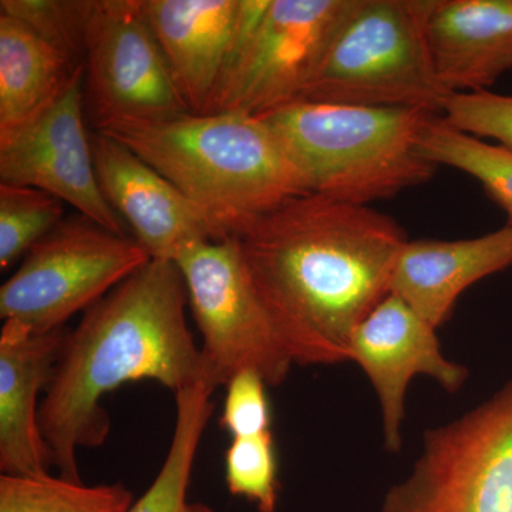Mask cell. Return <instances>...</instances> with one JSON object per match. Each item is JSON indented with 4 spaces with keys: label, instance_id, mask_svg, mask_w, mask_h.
<instances>
[{
    "label": "cell",
    "instance_id": "26",
    "mask_svg": "<svg viewBox=\"0 0 512 512\" xmlns=\"http://www.w3.org/2000/svg\"><path fill=\"white\" fill-rule=\"evenodd\" d=\"M220 424L232 439L271 431L272 412L265 380L255 372H242L227 384Z\"/></svg>",
    "mask_w": 512,
    "mask_h": 512
},
{
    "label": "cell",
    "instance_id": "18",
    "mask_svg": "<svg viewBox=\"0 0 512 512\" xmlns=\"http://www.w3.org/2000/svg\"><path fill=\"white\" fill-rule=\"evenodd\" d=\"M79 66L18 20L0 15V133L45 109Z\"/></svg>",
    "mask_w": 512,
    "mask_h": 512
},
{
    "label": "cell",
    "instance_id": "17",
    "mask_svg": "<svg viewBox=\"0 0 512 512\" xmlns=\"http://www.w3.org/2000/svg\"><path fill=\"white\" fill-rule=\"evenodd\" d=\"M427 42L444 89L488 90L512 69V0H436Z\"/></svg>",
    "mask_w": 512,
    "mask_h": 512
},
{
    "label": "cell",
    "instance_id": "1",
    "mask_svg": "<svg viewBox=\"0 0 512 512\" xmlns=\"http://www.w3.org/2000/svg\"><path fill=\"white\" fill-rule=\"evenodd\" d=\"M232 238L298 366L350 362L353 330L389 295L407 242L382 212L318 194L291 198Z\"/></svg>",
    "mask_w": 512,
    "mask_h": 512
},
{
    "label": "cell",
    "instance_id": "7",
    "mask_svg": "<svg viewBox=\"0 0 512 512\" xmlns=\"http://www.w3.org/2000/svg\"><path fill=\"white\" fill-rule=\"evenodd\" d=\"M380 512H512V382L424 431L412 471L387 491Z\"/></svg>",
    "mask_w": 512,
    "mask_h": 512
},
{
    "label": "cell",
    "instance_id": "14",
    "mask_svg": "<svg viewBox=\"0 0 512 512\" xmlns=\"http://www.w3.org/2000/svg\"><path fill=\"white\" fill-rule=\"evenodd\" d=\"M66 330L36 333L5 320L0 332V471L2 476H49L50 458L39 412Z\"/></svg>",
    "mask_w": 512,
    "mask_h": 512
},
{
    "label": "cell",
    "instance_id": "2",
    "mask_svg": "<svg viewBox=\"0 0 512 512\" xmlns=\"http://www.w3.org/2000/svg\"><path fill=\"white\" fill-rule=\"evenodd\" d=\"M187 308L177 264L151 259L67 332L39 412L57 476L80 483L77 451L109 439L107 394L141 380H153L174 394L205 382Z\"/></svg>",
    "mask_w": 512,
    "mask_h": 512
},
{
    "label": "cell",
    "instance_id": "6",
    "mask_svg": "<svg viewBox=\"0 0 512 512\" xmlns=\"http://www.w3.org/2000/svg\"><path fill=\"white\" fill-rule=\"evenodd\" d=\"M175 264L202 336L205 382L217 389L249 370L268 386H281L295 360L237 239L192 245L178 255Z\"/></svg>",
    "mask_w": 512,
    "mask_h": 512
},
{
    "label": "cell",
    "instance_id": "8",
    "mask_svg": "<svg viewBox=\"0 0 512 512\" xmlns=\"http://www.w3.org/2000/svg\"><path fill=\"white\" fill-rule=\"evenodd\" d=\"M150 261L136 239L80 214L64 218L0 288V318L36 333L62 329Z\"/></svg>",
    "mask_w": 512,
    "mask_h": 512
},
{
    "label": "cell",
    "instance_id": "13",
    "mask_svg": "<svg viewBox=\"0 0 512 512\" xmlns=\"http://www.w3.org/2000/svg\"><path fill=\"white\" fill-rule=\"evenodd\" d=\"M101 194L151 259L175 262L184 249L218 241L204 214L136 153L106 134H90Z\"/></svg>",
    "mask_w": 512,
    "mask_h": 512
},
{
    "label": "cell",
    "instance_id": "24",
    "mask_svg": "<svg viewBox=\"0 0 512 512\" xmlns=\"http://www.w3.org/2000/svg\"><path fill=\"white\" fill-rule=\"evenodd\" d=\"M278 470L272 431L232 439L225 453L229 493L245 498L258 512H275L278 508Z\"/></svg>",
    "mask_w": 512,
    "mask_h": 512
},
{
    "label": "cell",
    "instance_id": "15",
    "mask_svg": "<svg viewBox=\"0 0 512 512\" xmlns=\"http://www.w3.org/2000/svg\"><path fill=\"white\" fill-rule=\"evenodd\" d=\"M242 0H141L178 92L192 114H210Z\"/></svg>",
    "mask_w": 512,
    "mask_h": 512
},
{
    "label": "cell",
    "instance_id": "16",
    "mask_svg": "<svg viewBox=\"0 0 512 512\" xmlns=\"http://www.w3.org/2000/svg\"><path fill=\"white\" fill-rule=\"evenodd\" d=\"M512 265V225L460 241H407L392 276L390 293L439 329L458 296Z\"/></svg>",
    "mask_w": 512,
    "mask_h": 512
},
{
    "label": "cell",
    "instance_id": "23",
    "mask_svg": "<svg viewBox=\"0 0 512 512\" xmlns=\"http://www.w3.org/2000/svg\"><path fill=\"white\" fill-rule=\"evenodd\" d=\"M94 0H2L0 15L18 20L76 64H83Z\"/></svg>",
    "mask_w": 512,
    "mask_h": 512
},
{
    "label": "cell",
    "instance_id": "21",
    "mask_svg": "<svg viewBox=\"0 0 512 512\" xmlns=\"http://www.w3.org/2000/svg\"><path fill=\"white\" fill-rule=\"evenodd\" d=\"M133 503V493L121 483L0 476V512H126Z\"/></svg>",
    "mask_w": 512,
    "mask_h": 512
},
{
    "label": "cell",
    "instance_id": "12",
    "mask_svg": "<svg viewBox=\"0 0 512 512\" xmlns=\"http://www.w3.org/2000/svg\"><path fill=\"white\" fill-rule=\"evenodd\" d=\"M349 353L350 362L362 367L375 389L389 453L402 450L407 390L413 377H430L451 394L460 392L468 379L467 367L444 355L437 329L393 293L353 330Z\"/></svg>",
    "mask_w": 512,
    "mask_h": 512
},
{
    "label": "cell",
    "instance_id": "22",
    "mask_svg": "<svg viewBox=\"0 0 512 512\" xmlns=\"http://www.w3.org/2000/svg\"><path fill=\"white\" fill-rule=\"evenodd\" d=\"M64 220V202L42 190L0 184V269L29 254Z\"/></svg>",
    "mask_w": 512,
    "mask_h": 512
},
{
    "label": "cell",
    "instance_id": "11",
    "mask_svg": "<svg viewBox=\"0 0 512 512\" xmlns=\"http://www.w3.org/2000/svg\"><path fill=\"white\" fill-rule=\"evenodd\" d=\"M84 67L32 119L0 133V184L37 188L72 205L111 232L124 235L123 221L104 200L94 170L87 131Z\"/></svg>",
    "mask_w": 512,
    "mask_h": 512
},
{
    "label": "cell",
    "instance_id": "20",
    "mask_svg": "<svg viewBox=\"0 0 512 512\" xmlns=\"http://www.w3.org/2000/svg\"><path fill=\"white\" fill-rule=\"evenodd\" d=\"M424 158L471 175L512 225V151L451 127L434 114L420 138Z\"/></svg>",
    "mask_w": 512,
    "mask_h": 512
},
{
    "label": "cell",
    "instance_id": "5",
    "mask_svg": "<svg viewBox=\"0 0 512 512\" xmlns=\"http://www.w3.org/2000/svg\"><path fill=\"white\" fill-rule=\"evenodd\" d=\"M436 0H355L298 101L441 114L427 20Z\"/></svg>",
    "mask_w": 512,
    "mask_h": 512
},
{
    "label": "cell",
    "instance_id": "25",
    "mask_svg": "<svg viewBox=\"0 0 512 512\" xmlns=\"http://www.w3.org/2000/svg\"><path fill=\"white\" fill-rule=\"evenodd\" d=\"M440 116L463 133L494 141L512 151V96L490 90L453 93Z\"/></svg>",
    "mask_w": 512,
    "mask_h": 512
},
{
    "label": "cell",
    "instance_id": "19",
    "mask_svg": "<svg viewBox=\"0 0 512 512\" xmlns=\"http://www.w3.org/2000/svg\"><path fill=\"white\" fill-rule=\"evenodd\" d=\"M214 390L200 382L175 393L177 413L167 457L156 480L126 512H215L210 505L188 501L195 456L214 412Z\"/></svg>",
    "mask_w": 512,
    "mask_h": 512
},
{
    "label": "cell",
    "instance_id": "4",
    "mask_svg": "<svg viewBox=\"0 0 512 512\" xmlns=\"http://www.w3.org/2000/svg\"><path fill=\"white\" fill-rule=\"evenodd\" d=\"M433 116L406 107L301 100L261 119L281 138L309 194L369 207L434 177L439 167L420 151Z\"/></svg>",
    "mask_w": 512,
    "mask_h": 512
},
{
    "label": "cell",
    "instance_id": "9",
    "mask_svg": "<svg viewBox=\"0 0 512 512\" xmlns=\"http://www.w3.org/2000/svg\"><path fill=\"white\" fill-rule=\"evenodd\" d=\"M355 0H271L211 113L261 117L298 101Z\"/></svg>",
    "mask_w": 512,
    "mask_h": 512
},
{
    "label": "cell",
    "instance_id": "10",
    "mask_svg": "<svg viewBox=\"0 0 512 512\" xmlns=\"http://www.w3.org/2000/svg\"><path fill=\"white\" fill-rule=\"evenodd\" d=\"M83 67L86 110L94 130L114 121L190 113L144 18L141 0H94Z\"/></svg>",
    "mask_w": 512,
    "mask_h": 512
},
{
    "label": "cell",
    "instance_id": "3",
    "mask_svg": "<svg viewBox=\"0 0 512 512\" xmlns=\"http://www.w3.org/2000/svg\"><path fill=\"white\" fill-rule=\"evenodd\" d=\"M143 158L204 214L218 241L309 194L284 143L261 117L192 114L96 128Z\"/></svg>",
    "mask_w": 512,
    "mask_h": 512
}]
</instances>
